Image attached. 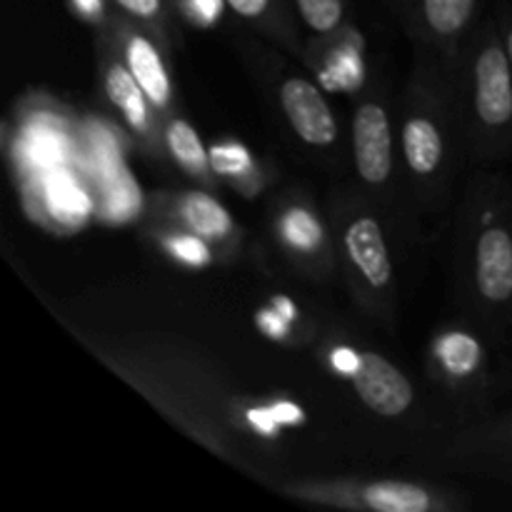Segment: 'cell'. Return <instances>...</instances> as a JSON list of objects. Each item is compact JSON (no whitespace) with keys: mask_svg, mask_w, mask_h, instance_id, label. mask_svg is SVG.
I'll list each match as a JSON object with an SVG mask.
<instances>
[{"mask_svg":"<svg viewBox=\"0 0 512 512\" xmlns=\"http://www.w3.org/2000/svg\"><path fill=\"white\" fill-rule=\"evenodd\" d=\"M353 383L360 400L385 418L405 413L413 405V385L388 360L375 353H363L353 370Z\"/></svg>","mask_w":512,"mask_h":512,"instance_id":"6da1fadb","label":"cell"},{"mask_svg":"<svg viewBox=\"0 0 512 512\" xmlns=\"http://www.w3.org/2000/svg\"><path fill=\"white\" fill-rule=\"evenodd\" d=\"M355 168L360 178L380 185L393 170V138H390L388 115L380 105H363L353 118Z\"/></svg>","mask_w":512,"mask_h":512,"instance_id":"7a4b0ae2","label":"cell"},{"mask_svg":"<svg viewBox=\"0 0 512 512\" xmlns=\"http://www.w3.org/2000/svg\"><path fill=\"white\" fill-rule=\"evenodd\" d=\"M285 115L295 133L310 145H330L338 135L333 110L325 103L323 93L305 78L285 80L280 88Z\"/></svg>","mask_w":512,"mask_h":512,"instance_id":"3957f363","label":"cell"},{"mask_svg":"<svg viewBox=\"0 0 512 512\" xmlns=\"http://www.w3.org/2000/svg\"><path fill=\"white\" fill-rule=\"evenodd\" d=\"M475 108L490 128H500L512 120L510 58L498 45L480 53L475 65Z\"/></svg>","mask_w":512,"mask_h":512,"instance_id":"277c9868","label":"cell"},{"mask_svg":"<svg viewBox=\"0 0 512 512\" xmlns=\"http://www.w3.org/2000/svg\"><path fill=\"white\" fill-rule=\"evenodd\" d=\"M478 288L493 303L512 298V238L508 230L490 228L480 235Z\"/></svg>","mask_w":512,"mask_h":512,"instance_id":"5b68a950","label":"cell"},{"mask_svg":"<svg viewBox=\"0 0 512 512\" xmlns=\"http://www.w3.org/2000/svg\"><path fill=\"white\" fill-rule=\"evenodd\" d=\"M345 248H348L350 260L355 268L363 273L373 288H385L393 275V263H390L388 245H385L383 230L378 220L358 218L345 233Z\"/></svg>","mask_w":512,"mask_h":512,"instance_id":"8992f818","label":"cell"},{"mask_svg":"<svg viewBox=\"0 0 512 512\" xmlns=\"http://www.w3.org/2000/svg\"><path fill=\"white\" fill-rule=\"evenodd\" d=\"M128 68L155 105H165L170 100V80L163 68L158 50L143 35H135L128 43Z\"/></svg>","mask_w":512,"mask_h":512,"instance_id":"52a82bcc","label":"cell"},{"mask_svg":"<svg viewBox=\"0 0 512 512\" xmlns=\"http://www.w3.org/2000/svg\"><path fill=\"white\" fill-rule=\"evenodd\" d=\"M405 143V158L408 165L420 175L433 173L443 158V138H440L438 128L425 118H413L405 123L403 130Z\"/></svg>","mask_w":512,"mask_h":512,"instance_id":"ba28073f","label":"cell"},{"mask_svg":"<svg viewBox=\"0 0 512 512\" xmlns=\"http://www.w3.org/2000/svg\"><path fill=\"white\" fill-rule=\"evenodd\" d=\"M363 500L378 512H425L430 508V498L423 488L395 480L368 485L363 490Z\"/></svg>","mask_w":512,"mask_h":512,"instance_id":"9c48e42d","label":"cell"},{"mask_svg":"<svg viewBox=\"0 0 512 512\" xmlns=\"http://www.w3.org/2000/svg\"><path fill=\"white\" fill-rule=\"evenodd\" d=\"M105 90H108L115 108L128 118V123L133 128H145V123H148L145 90L140 88V83L135 80V75L130 70L120 68V65L110 68L108 78H105Z\"/></svg>","mask_w":512,"mask_h":512,"instance_id":"30bf717a","label":"cell"},{"mask_svg":"<svg viewBox=\"0 0 512 512\" xmlns=\"http://www.w3.org/2000/svg\"><path fill=\"white\" fill-rule=\"evenodd\" d=\"M183 218L203 238H225L230 230V215L218 200L205 193H190L183 198Z\"/></svg>","mask_w":512,"mask_h":512,"instance_id":"8fae6325","label":"cell"},{"mask_svg":"<svg viewBox=\"0 0 512 512\" xmlns=\"http://www.w3.org/2000/svg\"><path fill=\"white\" fill-rule=\"evenodd\" d=\"M168 145L173 158L178 160L190 175L208 173V153H205L203 140L195 133L193 125L185 123V120H173V123L168 125Z\"/></svg>","mask_w":512,"mask_h":512,"instance_id":"7c38bea8","label":"cell"},{"mask_svg":"<svg viewBox=\"0 0 512 512\" xmlns=\"http://www.w3.org/2000/svg\"><path fill=\"white\" fill-rule=\"evenodd\" d=\"M475 8V0H423V13L430 28L440 35L465 28Z\"/></svg>","mask_w":512,"mask_h":512,"instance_id":"4fadbf2b","label":"cell"},{"mask_svg":"<svg viewBox=\"0 0 512 512\" xmlns=\"http://www.w3.org/2000/svg\"><path fill=\"white\" fill-rule=\"evenodd\" d=\"M305 23L318 33H328L343 18V0H295Z\"/></svg>","mask_w":512,"mask_h":512,"instance_id":"5bb4252c","label":"cell"},{"mask_svg":"<svg viewBox=\"0 0 512 512\" xmlns=\"http://www.w3.org/2000/svg\"><path fill=\"white\" fill-rule=\"evenodd\" d=\"M50 203H53V208L58 210L60 215H65V218H78V215H83L85 210V200L83 195L75 190L73 183H68V180H58V183H53V190H50Z\"/></svg>","mask_w":512,"mask_h":512,"instance_id":"9a60e30c","label":"cell"},{"mask_svg":"<svg viewBox=\"0 0 512 512\" xmlns=\"http://www.w3.org/2000/svg\"><path fill=\"white\" fill-rule=\"evenodd\" d=\"M115 3L128 10V13L138 15V18H153L160 10V0H115Z\"/></svg>","mask_w":512,"mask_h":512,"instance_id":"2e32d148","label":"cell"},{"mask_svg":"<svg viewBox=\"0 0 512 512\" xmlns=\"http://www.w3.org/2000/svg\"><path fill=\"white\" fill-rule=\"evenodd\" d=\"M235 13H240L243 18H258L268 10L270 0H225Z\"/></svg>","mask_w":512,"mask_h":512,"instance_id":"e0dca14e","label":"cell"},{"mask_svg":"<svg viewBox=\"0 0 512 512\" xmlns=\"http://www.w3.org/2000/svg\"><path fill=\"white\" fill-rule=\"evenodd\" d=\"M178 250H188V253H183V258L195 260V263H198V260H205V248H203V245L190 243V240H183V243L178 245Z\"/></svg>","mask_w":512,"mask_h":512,"instance_id":"ac0fdd59","label":"cell"},{"mask_svg":"<svg viewBox=\"0 0 512 512\" xmlns=\"http://www.w3.org/2000/svg\"><path fill=\"white\" fill-rule=\"evenodd\" d=\"M508 58H510V63H512V30H510V35H508Z\"/></svg>","mask_w":512,"mask_h":512,"instance_id":"d6986e66","label":"cell"}]
</instances>
